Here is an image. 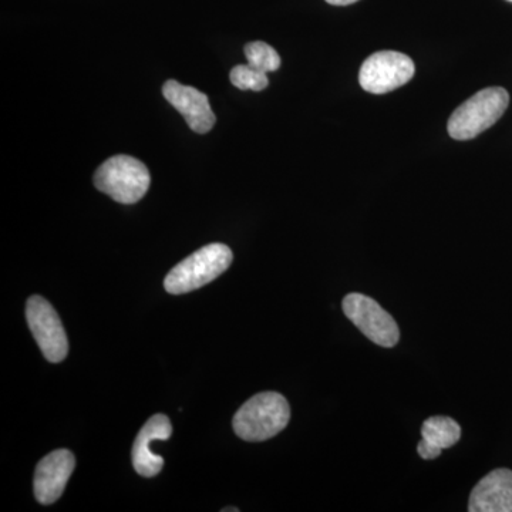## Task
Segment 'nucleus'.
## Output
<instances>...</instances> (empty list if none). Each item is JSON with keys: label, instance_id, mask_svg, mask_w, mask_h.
<instances>
[{"label": "nucleus", "instance_id": "nucleus-5", "mask_svg": "<svg viewBox=\"0 0 512 512\" xmlns=\"http://www.w3.org/2000/svg\"><path fill=\"white\" fill-rule=\"evenodd\" d=\"M343 312L346 318L376 345L393 348L399 343V326L375 299L362 293H349L343 299Z\"/></svg>", "mask_w": 512, "mask_h": 512}, {"label": "nucleus", "instance_id": "nucleus-3", "mask_svg": "<svg viewBox=\"0 0 512 512\" xmlns=\"http://www.w3.org/2000/svg\"><path fill=\"white\" fill-rule=\"evenodd\" d=\"M510 104V94L503 87L481 90L460 107L448 120V134L464 141L480 136L503 117Z\"/></svg>", "mask_w": 512, "mask_h": 512}, {"label": "nucleus", "instance_id": "nucleus-17", "mask_svg": "<svg viewBox=\"0 0 512 512\" xmlns=\"http://www.w3.org/2000/svg\"><path fill=\"white\" fill-rule=\"evenodd\" d=\"M229 511H234V512H238V508H224V512H229Z\"/></svg>", "mask_w": 512, "mask_h": 512}, {"label": "nucleus", "instance_id": "nucleus-9", "mask_svg": "<svg viewBox=\"0 0 512 512\" xmlns=\"http://www.w3.org/2000/svg\"><path fill=\"white\" fill-rule=\"evenodd\" d=\"M76 467L69 450H56L42 458L35 471V497L40 504L56 503Z\"/></svg>", "mask_w": 512, "mask_h": 512}, {"label": "nucleus", "instance_id": "nucleus-13", "mask_svg": "<svg viewBox=\"0 0 512 512\" xmlns=\"http://www.w3.org/2000/svg\"><path fill=\"white\" fill-rule=\"evenodd\" d=\"M245 56H247L249 66L256 70L269 73L276 72L281 67V57L274 47L266 45L264 42H252L245 46Z\"/></svg>", "mask_w": 512, "mask_h": 512}, {"label": "nucleus", "instance_id": "nucleus-16", "mask_svg": "<svg viewBox=\"0 0 512 512\" xmlns=\"http://www.w3.org/2000/svg\"><path fill=\"white\" fill-rule=\"evenodd\" d=\"M326 2L333 6H348L352 5V3H356L357 0H326Z\"/></svg>", "mask_w": 512, "mask_h": 512}, {"label": "nucleus", "instance_id": "nucleus-2", "mask_svg": "<svg viewBox=\"0 0 512 512\" xmlns=\"http://www.w3.org/2000/svg\"><path fill=\"white\" fill-rule=\"evenodd\" d=\"M231 249L224 244L205 245L185 258L165 276L164 288L171 295H183L211 284L232 264Z\"/></svg>", "mask_w": 512, "mask_h": 512}, {"label": "nucleus", "instance_id": "nucleus-14", "mask_svg": "<svg viewBox=\"0 0 512 512\" xmlns=\"http://www.w3.org/2000/svg\"><path fill=\"white\" fill-rule=\"evenodd\" d=\"M266 74L268 73L256 70L255 67L249 66V64H247V66L241 64V66L234 67V69L231 70L229 79H231V83L239 90L262 92L269 84Z\"/></svg>", "mask_w": 512, "mask_h": 512}, {"label": "nucleus", "instance_id": "nucleus-11", "mask_svg": "<svg viewBox=\"0 0 512 512\" xmlns=\"http://www.w3.org/2000/svg\"><path fill=\"white\" fill-rule=\"evenodd\" d=\"M470 512H512V471L498 468L471 491Z\"/></svg>", "mask_w": 512, "mask_h": 512}, {"label": "nucleus", "instance_id": "nucleus-4", "mask_svg": "<svg viewBox=\"0 0 512 512\" xmlns=\"http://www.w3.org/2000/svg\"><path fill=\"white\" fill-rule=\"evenodd\" d=\"M150 183L146 165L130 156L111 157L94 174L97 190L126 205L140 201L147 194Z\"/></svg>", "mask_w": 512, "mask_h": 512}, {"label": "nucleus", "instance_id": "nucleus-7", "mask_svg": "<svg viewBox=\"0 0 512 512\" xmlns=\"http://www.w3.org/2000/svg\"><path fill=\"white\" fill-rule=\"evenodd\" d=\"M26 319L46 359L52 363L63 362L69 353V340L55 308L42 296H32L26 303Z\"/></svg>", "mask_w": 512, "mask_h": 512}, {"label": "nucleus", "instance_id": "nucleus-18", "mask_svg": "<svg viewBox=\"0 0 512 512\" xmlns=\"http://www.w3.org/2000/svg\"><path fill=\"white\" fill-rule=\"evenodd\" d=\"M510 2H512V0H510Z\"/></svg>", "mask_w": 512, "mask_h": 512}, {"label": "nucleus", "instance_id": "nucleus-1", "mask_svg": "<svg viewBox=\"0 0 512 512\" xmlns=\"http://www.w3.org/2000/svg\"><path fill=\"white\" fill-rule=\"evenodd\" d=\"M291 407L282 394L264 392L242 404L232 421L235 433L245 441H265L288 426Z\"/></svg>", "mask_w": 512, "mask_h": 512}, {"label": "nucleus", "instance_id": "nucleus-12", "mask_svg": "<svg viewBox=\"0 0 512 512\" xmlns=\"http://www.w3.org/2000/svg\"><path fill=\"white\" fill-rule=\"evenodd\" d=\"M421 436L434 447L444 450L453 447L460 440L461 427L450 417L434 416L424 421Z\"/></svg>", "mask_w": 512, "mask_h": 512}, {"label": "nucleus", "instance_id": "nucleus-10", "mask_svg": "<svg viewBox=\"0 0 512 512\" xmlns=\"http://www.w3.org/2000/svg\"><path fill=\"white\" fill-rule=\"evenodd\" d=\"M173 434L171 421L165 414H156L144 424L133 446V466L141 477H156L164 467V458L151 450L157 440H168Z\"/></svg>", "mask_w": 512, "mask_h": 512}, {"label": "nucleus", "instance_id": "nucleus-6", "mask_svg": "<svg viewBox=\"0 0 512 512\" xmlns=\"http://www.w3.org/2000/svg\"><path fill=\"white\" fill-rule=\"evenodd\" d=\"M416 73L413 60L403 53L383 50L367 57L360 67L359 82L372 94H386L409 83Z\"/></svg>", "mask_w": 512, "mask_h": 512}, {"label": "nucleus", "instance_id": "nucleus-15", "mask_svg": "<svg viewBox=\"0 0 512 512\" xmlns=\"http://www.w3.org/2000/svg\"><path fill=\"white\" fill-rule=\"evenodd\" d=\"M417 451H419L420 457L424 458V460H434L440 456L441 451L440 448L434 447L433 444H430L429 441L421 439L419 446H417Z\"/></svg>", "mask_w": 512, "mask_h": 512}, {"label": "nucleus", "instance_id": "nucleus-8", "mask_svg": "<svg viewBox=\"0 0 512 512\" xmlns=\"http://www.w3.org/2000/svg\"><path fill=\"white\" fill-rule=\"evenodd\" d=\"M163 96L187 121L192 131L205 134L215 126V114L207 94L191 86L168 80L163 87Z\"/></svg>", "mask_w": 512, "mask_h": 512}]
</instances>
